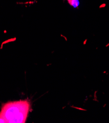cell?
I'll use <instances>...</instances> for the list:
<instances>
[{
	"mask_svg": "<svg viewBox=\"0 0 109 123\" xmlns=\"http://www.w3.org/2000/svg\"><path fill=\"white\" fill-rule=\"evenodd\" d=\"M30 109V104L27 101L9 102L3 106L0 116L6 123H24L26 122Z\"/></svg>",
	"mask_w": 109,
	"mask_h": 123,
	"instance_id": "1",
	"label": "cell"
},
{
	"mask_svg": "<svg viewBox=\"0 0 109 123\" xmlns=\"http://www.w3.org/2000/svg\"><path fill=\"white\" fill-rule=\"evenodd\" d=\"M65 1V0H64ZM69 5L74 8H79L80 5V2L79 0H66Z\"/></svg>",
	"mask_w": 109,
	"mask_h": 123,
	"instance_id": "2",
	"label": "cell"
},
{
	"mask_svg": "<svg viewBox=\"0 0 109 123\" xmlns=\"http://www.w3.org/2000/svg\"><path fill=\"white\" fill-rule=\"evenodd\" d=\"M6 123L5 119L2 116H0V123Z\"/></svg>",
	"mask_w": 109,
	"mask_h": 123,
	"instance_id": "3",
	"label": "cell"
}]
</instances>
